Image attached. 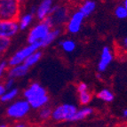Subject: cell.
Listing matches in <instances>:
<instances>
[{"label":"cell","instance_id":"obj_1","mask_svg":"<svg viewBox=\"0 0 127 127\" xmlns=\"http://www.w3.org/2000/svg\"><path fill=\"white\" fill-rule=\"evenodd\" d=\"M23 97L33 109H39L46 106L49 102V96L44 86L39 83H31L23 91Z\"/></svg>","mask_w":127,"mask_h":127},{"label":"cell","instance_id":"obj_2","mask_svg":"<svg viewBox=\"0 0 127 127\" xmlns=\"http://www.w3.org/2000/svg\"><path fill=\"white\" fill-rule=\"evenodd\" d=\"M52 29H53V26L46 19L39 21L37 24H36L30 29L27 37L28 44L42 42Z\"/></svg>","mask_w":127,"mask_h":127},{"label":"cell","instance_id":"obj_3","mask_svg":"<svg viewBox=\"0 0 127 127\" xmlns=\"http://www.w3.org/2000/svg\"><path fill=\"white\" fill-rule=\"evenodd\" d=\"M31 107L30 103L23 99L13 102L6 108V116L13 120H21L30 113Z\"/></svg>","mask_w":127,"mask_h":127},{"label":"cell","instance_id":"obj_4","mask_svg":"<svg viewBox=\"0 0 127 127\" xmlns=\"http://www.w3.org/2000/svg\"><path fill=\"white\" fill-rule=\"evenodd\" d=\"M43 48L42 43L41 42H36V43H32V44H28V45L22 47L20 50H18L13 55H12L10 59L8 60V66L12 67V66L18 65V64L23 63L26 58L32 53L40 50Z\"/></svg>","mask_w":127,"mask_h":127},{"label":"cell","instance_id":"obj_5","mask_svg":"<svg viewBox=\"0 0 127 127\" xmlns=\"http://www.w3.org/2000/svg\"><path fill=\"white\" fill-rule=\"evenodd\" d=\"M20 4L16 0H0V20H18L21 14Z\"/></svg>","mask_w":127,"mask_h":127},{"label":"cell","instance_id":"obj_6","mask_svg":"<svg viewBox=\"0 0 127 127\" xmlns=\"http://www.w3.org/2000/svg\"><path fill=\"white\" fill-rule=\"evenodd\" d=\"M76 110L77 108L76 105L70 103L62 104L53 109L51 118L56 122H70V119Z\"/></svg>","mask_w":127,"mask_h":127},{"label":"cell","instance_id":"obj_7","mask_svg":"<svg viewBox=\"0 0 127 127\" xmlns=\"http://www.w3.org/2000/svg\"><path fill=\"white\" fill-rule=\"evenodd\" d=\"M45 19L53 27H60L68 21V10L67 7L62 5H53L51 13Z\"/></svg>","mask_w":127,"mask_h":127},{"label":"cell","instance_id":"obj_8","mask_svg":"<svg viewBox=\"0 0 127 127\" xmlns=\"http://www.w3.org/2000/svg\"><path fill=\"white\" fill-rule=\"evenodd\" d=\"M19 30L17 19L0 20V36L12 39L17 35Z\"/></svg>","mask_w":127,"mask_h":127},{"label":"cell","instance_id":"obj_9","mask_svg":"<svg viewBox=\"0 0 127 127\" xmlns=\"http://www.w3.org/2000/svg\"><path fill=\"white\" fill-rule=\"evenodd\" d=\"M85 15L80 11H75L67 21V30L70 34H76L81 30L83 22L85 20Z\"/></svg>","mask_w":127,"mask_h":127},{"label":"cell","instance_id":"obj_10","mask_svg":"<svg viewBox=\"0 0 127 127\" xmlns=\"http://www.w3.org/2000/svg\"><path fill=\"white\" fill-rule=\"evenodd\" d=\"M114 55L109 46H104L100 53V61L98 62V72L103 73L107 70L108 66L112 62Z\"/></svg>","mask_w":127,"mask_h":127},{"label":"cell","instance_id":"obj_11","mask_svg":"<svg viewBox=\"0 0 127 127\" xmlns=\"http://www.w3.org/2000/svg\"><path fill=\"white\" fill-rule=\"evenodd\" d=\"M53 7V0H42L36 7L35 16L38 21H43L51 13L52 8Z\"/></svg>","mask_w":127,"mask_h":127},{"label":"cell","instance_id":"obj_12","mask_svg":"<svg viewBox=\"0 0 127 127\" xmlns=\"http://www.w3.org/2000/svg\"><path fill=\"white\" fill-rule=\"evenodd\" d=\"M29 70H30V67H28L24 63H21L10 67V68L7 71V76L14 79L21 78V77L25 76L29 73Z\"/></svg>","mask_w":127,"mask_h":127},{"label":"cell","instance_id":"obj_13","mask_svg":"<svg viewBox=\"0 0 127 127\" xmlns=\"http://www.w3.org/2000/svg\"><path fill=\"white\" fill-rule=\"evenodd\" d=\"M93 109L91 107H87L85 106V108H80V109H77L75 112V114L72 116L71 119H70V122H78V121H82L84 119L87 118L88 117H90L91 115H93Z\"/></svg>","mask_w":127,"mask_h":127},{"label":"cell","instance_id":"obj_14","mask_svg":"<svg viewBox=\"0 0 127 127\" xmlns=\"http://www.w3.org/2000/svg\"><path fill=\"white\" fill-rule=\"evenodd\" d=\"M34 17L35 14H33L30 12H28V13H25L21 16H19L18 23H19L20 30H26L28 28H30V26L34 21Z\"/></svg>","mask_w":127,"mask_h":127},{"label":"cell","instance_id":"obj_15","mask_svg":"<svg viewBox=\"0 0 127 127\" xmlns=\"http://www.w3.org/2000/svg\"><path fill=\"white\" fill-rule=\"evenodd\" d=\"M61 33H62V30H61L60 28L53 27V29L50 30L48 35L45 37V39L41 42L42 43L43 47H46V46H48V45H51V44H53V43L58 38V36H60Z\"/></svg>","mask_w":127,"mask_h":127},{"label":"cell","instance_id":"obj_16","mask_svg":"<svg viewBox=\"0 0 127 127\" xmlns=\"http://www.w3.org/2000/svg\"><path fill=\"white\" fill-rule=\"evenodd\" d=\"M95 8L96 3L94 1H93V0H84V2L81 4L80 7H79V11L85 15V17H88L95 11Z\"/></svg>","mask_w":127,"mask_h":127},{"label":"cell","instance_id":"obj_17","mask_svg":"<svg viewBox=\"0 0 127 127\" xmlns=\"http://www.w3.org/2000/svg\"><path fill=\"white\" fill-rule=\"evenodd\" d=\"M18 94H19V89L16 87H13L11 89H6L4 94L0 98V100L3 103H8V102L13 101L14 99H16Z\"/></svg>","mask_w":127,"mask_h":127},{"label":"cell","instance_id":"obj_18","mask_svg":"<svg viewBox=\"0 0 127 127\" xmlns=\"http://www.w3.org/2000/svg\"><path fill=\"white\" fill-rule=\"evenodd\" d=\"M42 55H43L42 52L37 50V51L34 52V53H32L31 54L29 55V56L25 59L23 63L26 64L28 67L31 68V67L35 66L39 61H40L41 58H42Z\"/></svg>","mask_w":127,"mask_h":127},{"label":"cell","instance_id":"obj_19","mask_svg":"<svg viewBox=\"0 0 127 127\" xmlns=\"http://www.w3.org/2000/svg\"><path fill=\"white\" fill-rule=\"evenodd\" d=\"M97 98L99 100H102V101L109 103V102H112L113 100H114L115 95H114V93L110 91L109 89L104 88V89H101L100 91L98 92Z\"/></svg>","mask_w":127,"mask_h":127},{"label":"cell","instance_id":"obj_20","mask_svg":"<svg viewBox=\"0 0 127 127\" xmlns=\"http://www.w3.org/2000/svg\"><path fill=\"white\" fill-rule=\"evenodd\" d=\"M60 46L62 47V49L66 53H72L76 50V42L71 39H64L62 40L59 43Z\"/></svg>","mask_w":127,"mask_h":127},{"label":"cell","instance_id":"obj_21","mask_svg":"<svg viewBox=\"0 0 127 127\" xmlns=\"http://www.w3.org/2000/svg\"><path fill=\"white\" fill-rule=\"evenodd\" d=\"M92 98H93V96H92V93L89 92V90L88 91L82 92V93H78L79 103L82 106H87L91 102Z\"/></svg>","mask_w":127,"mask_h":127},{"label":"cell","instance_id":"obj_22","mask_svg":"<svg viewBox=\"0 0 127 127\" xmlns=\"http://www.w3.org/2000/svg\"><path fill=\"white\" fill-rule=\"evenodd\" d=\"M52 109L50 107L46 106L43 107V108H39V113H38V117L40 118V120L42 121H45V120H48V119L51 118L52 117Z\"/></svg>","mask_w":127,"mask_h":127},{"label":"cell","instance_id":"obj_23","mask_svg":"<svg viewBox=\"0 0 127 127\" xmlns=\"http://www.w3.org/2000/svg\"><path fill=\"white\" fill-rule=\"evenodd\" d=\"M115 15L117 19L124 20L127 18V10L125 7L124 4H120V5H117L115 9Z\"/></svg>","mask_w":127,"mask_h":127},{"label":"cell","instance_id":"obj_24","mask_svg":"<svg viewBox=\"0 0 127 127\" xmlns=\"http://www.w3.org/2000/svg\"><path fill=\"white\" fill-rule=\"evenodd\" d=\"M11 45V39L0 36V54L4 53L9 49Z\"/></svg>","mask_w":127,"mask_h":127},{"label":"cell","instance_id":"obj_25","mask_svg":"<svg viewBox=\"0 0 127 127\" xmlns=\"http://www.w3.org/2000/svg\"><path fill=\"white\" fill-rule=\"evenodd\" d=\"M7 68H8V63H7V62L3 61V62H0V80L3 78L4 75L7 71Z\"/></svg>","mask_w":127,"mask_h":127},{"label":"cell","instance_id":"obj_26","mask_svg":"<svg viewBox=\"0 0 127 127\" xmlns=\"http://www.w3.org/2000/svg\"><path fill=\"white\" fill-rule=\"evenodd\" d=\"M4 86H5V88H6V89H11V88L14 87L15 79L13 78V77H9V76H8V78L4 81Z\"/></svg>","mask_w":127,"mask_h":127},{"label":"cell","instance_id":"obj_27","mask_svg":"<svg viewBox=\"0 0 127 127\" xmlns=\"http://www.w3.org/2000/svg\"><path fill=\"white\" fill-rule=\"evenodd\" d=\"M76 91L77 93H82V92H85V91H88V85L87 84L84 82H81L79 83L77 86H76Z\"/></svg>","mask_w":127,"mask_h":127},{"label":"cell","instance_id":"obj_28","mask_svg":"<svg viewBox=\"0 0 127 127\" xmlns=\"http://www.w3.org/2000/svg\"><path fill=\"white\" fill-rule=\"evenodd\" d=\"M5 90H6V88H5V86H4V84L0 83V98H1V96L4 94V93L5 92Z\"/></svg>","mask_w":127,"mask_h":127},{"label":"cell","instance_id":"obj_29","mask_svg":"<svg viewBox=\"0 0 127 127\" xmlns=\"http://www.w3.org/2000/svg\"><path fill=\"white\" fill-rule=\"evenodd\" d=\"M122 45H123L124 48L127 50V36L123 39V41H122Z\"/></svg>","mask_w":127,"mask_h":127},{"label":"cell","instance_id":"obj_30","mask_svg":"<svg viewBox=\"0 0 127 127\" xmlns=\"http://www.w3.org/2000/svg\"><path fill=\"white\" fill-rule=\"evenodd\" d=\"M15 126H17V127H24V126H26V125L24 123H16V124H15Z\"/></svg>","mask_w":127,"mask_h":127},{"label":"cell","instance_id":"obj_31","mask_svg":"<svg viewBox=\"0 0 127 127\" xmlns=\"http://www.w3.org/2000/svg\"><path fill=\"white\" fill-rule=\"evenodd\" d=\"M123 117H125V118H127V108H125L123 111Z\"/></svg>","mask_w":127,"mask_h":127},{"label":"cell","instance_id":"obj_32","mask_svg":"<svg viewBox=\"0 0 127 127\" xmlns=\"http://www.w3.org/2000/svg\"><path fill=\"white\" fill-rule=\"evenodd\" d=\"M96 77H97L98 79H101L102 78L101 73H100V72H98L97 74H96Z\"/></svg>","mask_w":127,"mask_h":127},{"label":"cell","instance_id":"obj_33","mask_svg":"<svg viewBox=\"0 0 127 127\" xmlns=\"http://www.w3.org/2000/svg\"><path fill=\"white\" fill-rule=\"evenodd\" d=\"M124 5H125V7L126 8V10H127V0H124Z\"/></svg>","mask_w":127,"mask_h":127},{"label":"cell","instance_id":"obj_34","mask_svg":"<svg viewBox=\"0 0 127 127\" xmlns=\"http://www.w3.org/2000/svg\"><path fill=\"white\" fill-rule=\"evenodd\" d=\"M68 2H77V1H79V0H67Z\"/></svg>","mask_w":127,"mask_h":127},{"label":"cell","instance_id":"obj_35","mask_svg":"<svg viewBox=\"0 0 127 127\" xmlns=\"http://www.w3.org/2000/svg\"><path fill=\"white\" fill-rule=\"evenodd\" d=\"M16 1H18L19 3H22V2H24L25 0H16Z\"/></svg>","mask_w":127,"mask_h":127}]
</instances>
